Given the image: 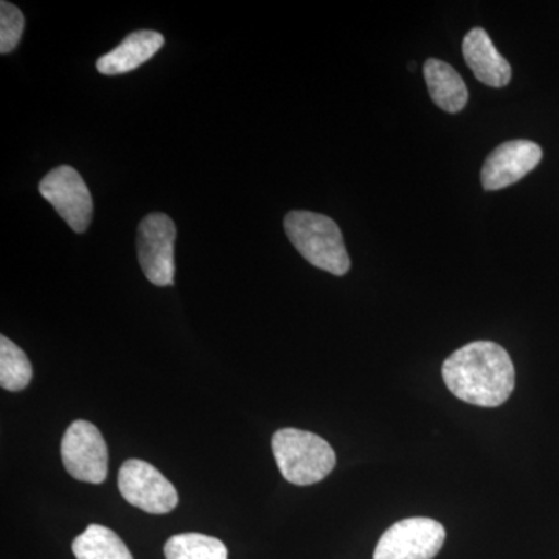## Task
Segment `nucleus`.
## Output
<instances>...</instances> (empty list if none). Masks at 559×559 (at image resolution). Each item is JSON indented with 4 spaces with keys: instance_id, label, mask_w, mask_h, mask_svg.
Returning <instances> with one entry per match:
<instances>
[{
    "instance_id": "nucleus-1",
    "label": "nucleus",
    "mask_w": 559,
    "mask_h": 559,
    "mask_svg": "<svg viewBox=\"0 0 559 559\" xmlns=\"http://www.w3.org/2000/svg\"><path fill=\"white\" fill-rule=\"evenodd\" d=\"M441 374L452 395L480 407L502 406L516 384L509 353L489 341L471 342L452 353Z\"/></svg>"
},
{
    "instance_id": "nucleus-2",
    "label": "nucleus",
    "mask_w": 559,
    "mask_h": 559,
    "mask_svg": "<svg viewBox=\"0 0 559 559\" xmlns=\"http://www.w3.org/2000/svg\"><path fill=\"white\" fill-rule=\"evenodd\" d=\"M285 231L294 248L312 266L337 277L349 271L352 261L345 249L344 237L340 226L329 216L304 210L290 212L285 218Z\"/></svg>"
},
{
    "instance_id": "nucleus-3",
    "label": "nucleus",
    "mask_w": 559,
    "mask_h": 559,
    "mask_svg": "<svg viewBox=\"0 0 559 559\" xmlns=\"http://www.w3.org/2000/svg\"><path fill=\"white\" fill-rule=\"evenodd\" d=\"M272 452L282 476L299 487L319 484L336 466L329 441L308 430H277L272 437Z\"/></svg>"
},
{
    "instance_id": "nucleus-4",
    "label": "nucleus",
    "mask_w": 559,
    "mask_h": 559,
    "mask_svg": "<svg viewBox=\"0 0 559 559\" xmlns=\"http://www.w3.org/2000/svg\"><path fill=\"white\" fill-rule=\"evenodd\" d=\"M61 457L73 479L100 485L108 477V447L100 430L86 419H76L66 430Z\"/></svg>"
},
{
    "instance_id": "nucleus-5",
    "label": "nucleus",
    "mask_w": 559,
    "mask_h": 559,
    "mask_svg": "<svg viewBox=\"0 0 559 559\" xmlns=\"http://www.w3.org/2000/svg\"><path fill=\"white\" fill-rule=\"evenodd\" d=\"M444 539L447 532L439 521L409 518L381 536L373 559H433L443 549Z\"/></svg>"
},
{
    "instance_id": "nucleus-6",
    "label": "nucleus",
    "mask_w": 559,
    "mask_h": 559,
    "mask_svg": "<svg viewBox=\"0 0 559 559\" xmlns=\"http://www.w3.org/2000/svg\"><path fill=\"white\" fill-rule=\"evenodd\" d=\"M175 223L164 213H151L139 224V263L153 285L175 283Z\"/></svg>"
},
{
    "instance_id": "nucleus-7",
    "label": "nucleus",
    "mask_w": 559,
    "mask_h": 559,
    "mask_svg": "<svg viewBox=\"0 0 559 559\" xmlns=\"http://www.w3.org/2000/svg\"><path fill=\"white\" fill-rule=\"evenodd\" d=\"M119 489L128 503L151 514L170 513L179 502L171 481L159 469L139 459L121 465Z\"/></svg>"
},
{
    "instance_id": "nucleus-8",
    "label": "nucleus",
    "mask_w": 559,
    "mask_h": 559,
    "mask_svg": "<svg viewBox=\"0 0 559 559\" xmlns=\"http://www.w3.org/2000/svg\"><path fill=\"white\" fill-rule=\"evenodd\" d=\"M44 200L50 202L58 215L76 234H84L94 215V202L80 173L69 165L53 168L39 183Z\"/></svg>"
},
{
    "instance_id": "nucleus-9",
    "label": "nucleus",
    "mask_w": 559,
    "mask_h": 559,
    "mask_svg": "<svg viewBox=\"0 0 559 559\" xmlns=\"http://www.w3.org/2000/svg\"><path fill=\"white\" fill-rule=\"evenodd\" d=\"M543 150L530 140H511L492 151L481 168V186L496 191L513 186L538 167Z\"/></svg>"
},
{
    "instance_id": "nucleus-10",
    "label": "nucleus",
    "mask_w": 559,
    "mask_h": 559,
    "mask_svg": "<svg viewBox=\"0 0 559 559\" xmlns=\"http://www.w3.org/2000/svg\"><path fill=\"white\" fill-rule=\"evenodd\" d=\"M463 57L474 76L489 87H506L511 80L509 61L499 53L484 28H473L463 39Z\"/></svg>"
},
{
    "instance_id": "nucleus-11",
    "label": "nucleus",
    "mask_w": 559,
    "mask_h": 559,
    "mask_svg": "<svg viewBox=\"0 0 559 559\" xmlns=\"http://www.w3.org/2000/svg\"><path fill=\"white\" fill-rule=\"evenodd\" d=\"M165 39L160 33L139 31L127 36L119 47L103 55L97 61V70L103 75H121L140 68L143 62L151 60L164 46Z\"/></svg>"
},
{
    "instance_id": "nucleus-12",
    "label": "nucleus",
    "mask_w": 559,
    "mask_h": 559,
    "mask_svg": "<svg viewBox=\"0 0 559 559\" xmlns=\"http://www.w3.org/2000/svg\"><path fill=\"white\" fill-rule=\"evenodd\" d=\"M423 73H425L430 98L440 109L457 114L465 108L469 94L457 70L448 62L429 58L425 62Z\"/></svg>"
},
{
    "instance_id": "nucleus-13",
    "label": "nucleus",
    "mask_w": 559,
    "mask_h": 559,
    "mask_svg": "<svg viewBox=\"0 0 559 559\" xmlns=\"http://www.w3.org/2000/svg\"><path fill=\"white\" fill-rule=\"evenodd\" d=\"M72 551L76 559H134L117 533L98 524L90 525L73 540Z\"/></svg>"
},
{
    "instance_id": "nucleus-14",
    "label": "nucleus",
    "mask_w": 559,
    "mask_h": 559,
    "mask_svg": "<svg viewBox=\"0 0 559 559\" xmlns=\"http://www.w3.org/2000/svg\"><path fill=\"white\" fill-rule=\"evenodd\" d=\"M167 559H229L223 540L201 533H180L165 544Z\"/></svg>"
},
{
    "instance_id": "nucleus-15",
    "label": "nucleus",
    "mask_w": 559,
    "mask_h": 559,
    "mask_svg": "<svg viewBox=\"0 0 559 559\" xmlns=\"http://www.w3.org/2000/svg\"><path fill=\"white\" fill-rule=\"evenodd\" d=\"M33 369L24 349L7 336L0 337V385L9 392H21L31 384Z\"/></svg>"
},
{
    "instance_id": "nucleus-16",
    "label": "nucleus",
    "mask_w": 559,
    "mask_h": 559,
    "mask_svg": "<svg viewBox=\"0 0 559 559\" xmlns=\"http://www.w3.org/2000/svg\"><path fill=\"white\" fill-rule=\"evenodd\" d=\"M24 14L13 3H0V53H11L16 49L24 32Z\"/></svg>"
}]
</instances>
